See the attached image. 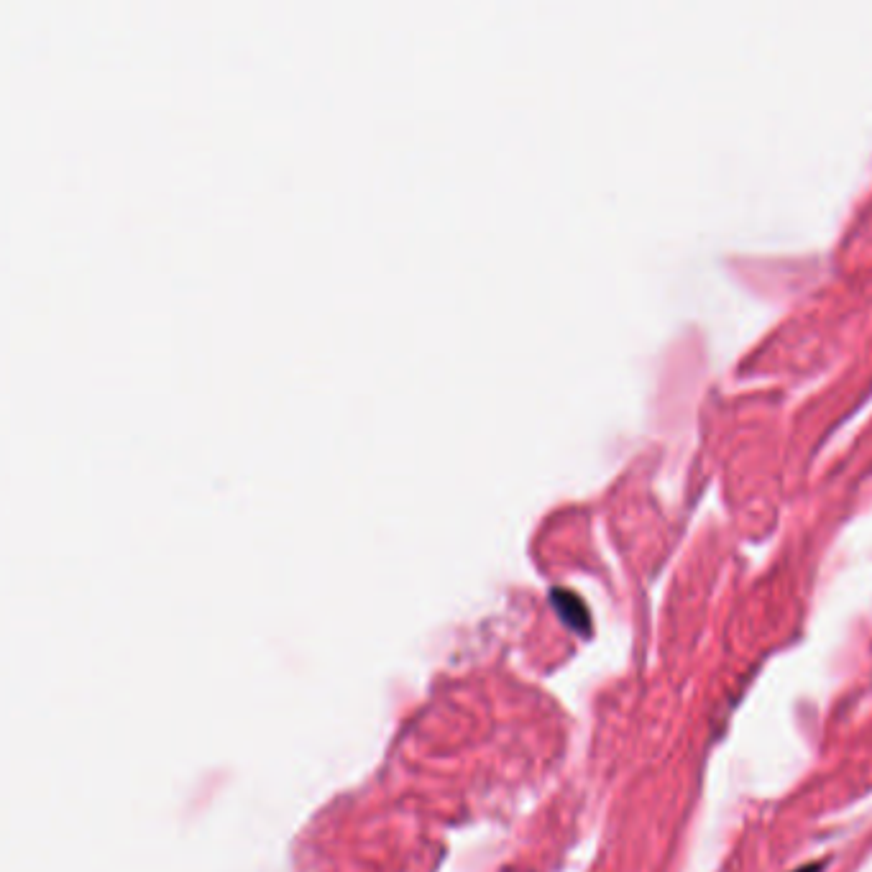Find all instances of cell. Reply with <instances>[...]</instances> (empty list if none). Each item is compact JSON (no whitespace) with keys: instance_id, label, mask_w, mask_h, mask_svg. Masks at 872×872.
<instances>
[{"instance_id":"cell-1","label":"cell","mask_w":872,"mask_h":872,"mask_svg":"<svg viewBox=\"0 0 872 872\" xmlns=\"http://www.w3.org/2000/svg\"><path fill=\"white\" fill-rule=\"evenodd\" d=\"M555 599V607H558V612H561V617L566 619L568 624H571L573 630H578L581 635L584 632H589V612H586L584 601L578 599V596H573L571 591H555L553 594Z\"/></svg>"},{"instance_id":"cell-2","label":"cell","mask_w":872,"mask_h":872,"mask_svg":"<svg viewBox=\"0 0 872 872\" xmlns=\"http://www.w3.org/2000/svg\"><path fill=\"white\" fill-rule=\"evenodd\" d=\"M824 865H826L824 860L809 862V865H801V867H798V870H793V872H824Z\"/></svg>"}]
</instances>
